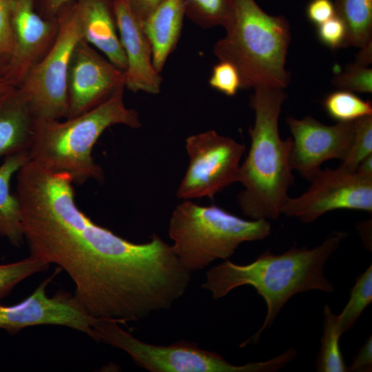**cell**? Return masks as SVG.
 Masks as SVG:
<instances>
[{
  "mask_svg": "<svg viewBox=\"0 0 372 372\" xmlns=\"http://www.w3.org/2000/svg\"><path fill=\"white\" fill-rule=\"evenodd\" d=\"M35 1L8 0L14 50L3 79L16 87L47 52L58 31V18H43L36 12Z\"/></svg>",
  "mask_w": 372,
  "mask_h": 372,
  "instance_id": "obj_14",
  "label": "cell"
},
{
  "mask_svg": "<svg viewBox=\"0 0 372 372\" xmlns=\"http://www.w3.org/2000/svg\"><path fill=\"white\" fill-rule=\"evenodd\" d=\"M73 0H45V11L47 19H52L57 17L59 13L70 3Z\"/></svg>",
  "mask_w": 372,
  "mask_h": 372,
  "instance_id": "obj_34",
  "label": "cell"
},
{
  "mask_svg": "<svg viewBox=\"0 0 372 372\" xmlns=\"http://www.w3.org/2000/svg\"><path fill=\"white\" fill-rule=\"evenodd\" d=\"M73 185L68 175L30 161L17 172L30 255L63 269L95 318L125 324L169 309L191 279L172 246L156 234L134 243L94 223L77 207Z\"/></svg>",
  "mask_w": 372,
  "mask_h": 372,
  "instance_id": "obj_1",
  "label": "cell"
},
{
  "mask_svg": "<svg viewBox=\"0 0 372 372\" xmlns=\"http://www.w3.org/2000/svg\"><path fill=\"white\" fill-rule=\"evenodd\" d=\"M310 182L302 194L288 197L281 214L309 223L337 209L372 212V175L349 172L339 166L321 169Z\"/></svg>",
  "mask_w": 372,
  "mask_h": 372,
  "instance_id": "obj_10",
  "label": "cell"
},
{
  "mask_svg": "<svg viewBox=\"0 0 372 372\" xmlns=\"http://www.w3.org/2000/svg\"><path fill=\"white\" fill-rule=\"evenodd\" d=\"M323 335L317 358V371L320 372H344L347 367L343 360L339 341L343 333L338 315L328 304L324 309Z\"/></svg>",
  "mask_w": 372,
  "mask_h": 372,
  "instance_id": "obj_21",
  "label": "cell"
},
{
  "mask_svg": "<svg viewBox=\"0 0 372 372\" xmlns=\"http://www.w3.org/2000/svg\"><path fill=\"white\" fill-rule=\"evenodd\" d=\"M14 87L10 85L6 81L0 80V97L11 90Z\"/></svg>",
  "mask_w": 372,
  "mask_h": 372,
  "instance_id": "obj_37",
  "label": "cell"
},
{
  "mask_svg": "<svg viewBox=\"0 0 372 372\" xmlns=\"http://www.w3.org/2000/svg\"><path fill=\"white\" fill-rule=\"evenodd\" d=\"M49 265L32 255L12 263L0 264V300L10 293L24 279L46 270Z\"/></svg>",
  "mask_w": 372,
  "mask_h": 372,
  "instance_id": "obj_25",
  "label": "cell"
},
{
  "mask_svg": "<svg viewBox=\"0 0 372 372\" xmlns=\"http://www.w3.org/2000/svg\"><path fill=\"white\" fill-rule=\"evenodd\" d=\"M354 136L350 150L340 167L349 172L356 171L360 163L372 154V115L354 121Z\"/></svg>",
  "mask_w": 372,
  "mask_h": 372,
  "instance_id": "obj_26",
  "label": "cell"
},
{
  "mask_svg": "<svg viewBox=\"0 0 372 372\" xmlns=\"http://www.w3.org/2000/svg\"><path fill=\"white\" fill-rule=\"evenodd\" d=\"M327 114L338 122H351L372 115V105L353 92L340 90L328 94L323 101Z\"/></svg>",
  "mask_w": 372,
  "mask_h": 372,
  "instance_id": "obj_23",
  "label": "cell"
},
{
  "mask_svg": "<svg viewBox=\"0 0 372 372\" xmlns=\"http://www.w3.org/2000/svg\"><path fill=\"white\" fill-rule=\"evenodd\" d=\"M233 1V19L215 43L214 55L236 68L240 88L285 89L291 79L285 68L291 39L287 19L267 14L255 0Z\"/></svg>",
  "mask_w": 372,
  "mask_h": 372,
  "instance_id": "obj_5",
  "label": "cell"
},
{
  "mask_svg": "<svg viewBox=\"0 0 372 372\" xmlns=\"http://www.w3.org/2000/svg\"><path fill=\"white\" fill-rule=\"evenodd\" d=\"M308 19L317 26L333 17L334 4L331 0H311L306 8Z\"/></svg>",
  "mask_w": 372,
  "mask_h": 372,
  "instance_id": "obj_31",
  "label": "cell"
},
{
  "mask_svg": "<svg viewBox=\"0 0 372 372\" xmlns=\"http://www.w3.org/2000/svg\"><path fill=\"white\" fill-rule=\"evenodd\" d=\"M14 50V37L8 0H0V59L6 64Z\"/></svg>",
  "mask_w": 372,
  "mask_h": 372,
  "instance_id": "obj_30",
  "label": "cell"
},
{
  "mask_svg": "<svg viewBox=\"0 0 372 372\" xmlns=\"http://www.w3.org/2000/svg\"><path fill=\"white\" fill-rule=\"evenodd\" d=\"M35 118L16 87L0 97V158L28 150Z\"/></svg>",
  "mask_w": 372,
  "mask_h": 372,
  "instance_id": "obj_18",
  "label": "cell"
},
{
  "mask_svg": "<svg viewBox=\"0 0 372 372\" xmlns=\"http://www.w3.org/2000/svg\"><path fill=\"white\" fill-rule=\"evenodd\" d=\"M185 16L196 25L227 28L234 17L233 0H183Z\"/></svg>",
  "mask_w": 372,
  "mask_h": 372,
  "instance_id": "obj_22",
  "label": "cell"
},
{
  "mask_svg": "<svg viewBox=\"0 0 372 372\" xmlns=\"http://www.w3.org/2000/svg\"><path fill=\"white\" fill-rule=\"evenodd\" d=\"M287 97L284 89L269 86L255 87L251 96L255 122L249 130V153L240 165L238 182L244 189L238 196V203L251 219L276 220L294 182L289 161L292 138L282 140L278 130Z\"/></svg>",
  "mask_w": 372,
  "mask_h": 372,
  "instance_id": "obj_3",
  "label": "cell"
},
{
  "mask_svg": "<svg viewBox=\"0 0 372 372\" xmlns=\"http://www.w3.org/2000/svg\"><path fill=\"white\" fill-rule=\"evenodd\" d=\"M56 37L44 56L17 87L36 120H61L68 116L67 78L72 52L83 39L75 2L59 13Z\"/></svg>",
  "mask_w": 372,
  "mask_h": 372,
  "instance_id": "obj_8",
  "label": "cell"
},
{
  "mask_svg": "<svg viewBox=\"0 0 372 372\" xmlns=\"http://www.w3.org/2000/svg\"><path fill=\"white\" fill-rule=\"evenodd\" d=\"M163 0H126L134 14L142 24Z\"/></svg>",
  "mask_w": 372,
  "mask_h": 372,
  "instance_id": "obj_33",
  "label": "cell"
},
{
  "mask_svg": "<svg viewBox=\"0 0 372 372\" xmlns=\"http://www.w3.org/2000/svg\"><path fill=\"white\" fill-rule=\"evenodd\" d=\"M356 171L366 175H372V154L365 158L358 165Z\"/></svg>",
  "mask_w": 372,
  "mask_h": 372,
  "instance_id": "obj_36",
  "label": "cell"
},
{
  "mask_svg": "<svg viewBox=\"0 0 372 372\" xmlns=\"http://www.w3.org/2000/svg\"><path fill=\"white\" fill-rule=\"evenodd\" d=\"M112 9L127 60L125 87L132 92L159 93L162 78L153 65L151 45L141 23L126 0H112Z\"/></svg>",
  "mask_w": 372,
  "mask_h": 372,
  "instance_id": "obj_15",
  "label": "cell"
},
{
  "mask_svg": "<svg viewBox=\"0 0 372 372\" xmlns=\"http://www.w3.org/2000/svg\"><path fill=\"white\" fill-rule=\"evenodd\" d=\"M185 147L189 163L177 189L178 198H212L227 186L238 182L244 145L209 130L187 138Z\"/></svg>",
  "mask_w": 372,
  "mask_h": 372,
  "instance_id": "obj_9",
  "label": "cell"
},
{
  "mask_svg": "<svg viewBox=\"0 0 372 372\" xmlns=\"http://www.w3.org/2000/svg\"><path fill=\"white\" fill-rule=\"evenodd\" d=\"M124 90L72 118L36 120L28 148L29 161L55 173L68 175L75 185L102 181L104 173L92 156L94 144L109 127L141 126L138 113L125 106Z\"/></svg>",
  "mask_w": 372,
  "mask_h": 372,
  "instance_id": "obj_4",
  "label": "cell"
},
{
  "mask_svg": "<svg viewBox=\"0 0 372 372\" xmlns=\"http://www.w3.org/2000/svg\"><path fill=\"white\" fill-rule=\"evenodd\" d=\"M56 273L44 280L21 302L0 304V329L14 334L28 327L60 325L91 337L96 318L87 312L74 295L59 291L53 296H48L46 289Z\"/></svg>",
  "mask_w": 372,
  "mask_h": 372,
  "instance_id": "obj_11",
  "label": "cell"
},
{
  "mask_svg": "<svg viewBox=\"0 0 372 372\" xmlns=\"http://www.w3.org/2000/svg\"><path fill=\"white\" fill-rule=\"evenodd\" d=\"M185 16L183 0H163L141 24L151 45L153 65L159 73L176 47Z\"/></svg>",
  "mask_w": 372,
  "mask_h": 372,
  "instance_id": "obj_17",
  "label": "cell"
},
{
  "mask_svg": "<svg viewBox=\"0 0 372 372\" xmlns=\"http://www.w3.org/2000/svg\"><path fill=\"white\" fill-rule=\"evenodd\" d=\"M354 121L328 125L311 116L301 119L288 117L286 122L293 136L289 157L292 169L310 181L324 162L342 161L352 145Z\"/></svg>",
  "mask_w": 372,
  "mask_h": 372,
  "instance_id": "obj_13",
  "label": "cell"
},
{
  "mask_svg": "<svg viewBox=\"0 0 372 372\" xmlns=\"http://www.w3.org/2000/svg\"><path fill=\"white\" fill-rule=\"evenodd\" d=\"M317 34L319 40L331 49L344 47L347 30L343 21L334 15L325 22L318 25Z\"/></svg>",
  "mask_w": 372,
  "mask_h": 372,
  "instance_id": "obj_29",
  "label": "cell"
},
{
  "mask_svg": "<svg viewBox=\"0 0 372 372\" xmlns=\"http://www.w3.org/2000/svg\"><path fill=\"white\" fill-rule=\"evenodd\" d=\"M355 63L369 66L372 62V41L368 42L365 45L360 48Z\"/></svg>",
  "mask_w": 372,
  "mask_h": 372,
  "instance_id": "obj_35",
  "label": "cell"
},
{
  "mask_svg": "<svg viewBox=\"0 0 372 372\" xmlns=\"http://www.w3.org/2000/svg\"><path fill=\"white\" fill-rule=\"evenodd\" d=\"M125 87V72L81 39L72 52L68 68L66 118L96 107Z\"/></svg>",
  "mask_w": 372,
  "mask_h": 372,
  "instance_id": "obj_12",
  "label": "cell"
},
{
  "mask_svg": "<svg viewBox=\"0 0 372 372\" xmlns=\"http://www.w3.org/2000/svg\"><path fill=\"white\" fill-rule=\"evenodd\" d=\"M5 71H6V64L0 59V80L4 81L3 79H4V75H5Z\"/></svg>",
  "mask_w": 372,
  "mask_h": 372,
  "instance_id": "obj_38",
  "label": "cell"
},
{
  "mask_svg": "<svg viewBox=\"0 0 372 372\" xmlns=\"http://www.w3.org/2000/svg\"><path fill=\"white\" fill-rule=\"evenodd\" d=\"M347 236L344 231H333L321 245L312 249L293 247L281 254L269 250L247 265L229 260L213 267L202 287L214 299L225 296L235 288L250 285L256 289L267 306V313L260 329L245 342H256L261 333L271 326L285 304L297 293L310 290L330 293L333 286L324 275L329 257Z\"/></svg>",
  "mask_w": 372,
  "mask_h": 372,
  "instance_id": "obj_2",
  "label": "cell"
},
{
  "mask_svg": "<svg viewBox=\"0 0 372 372\" xmlns=\"http://www.w3.org/2000/svg\"><path fill=\"white\" fill-rule=\"evenodd\" d=\"M28 161V150L21 151L4 157L0 165V236L17 247L25 240L20 203L16 194L10 192V182L13 175Z\"/></svg>",
  "mask_w": 372,
  "mask_h": 372,
  "instance_id": "obj_19",
  "label": "cell"
},
{
  "mask_svg": "<svg viewBox=\"0 0 372 372\" xmlns=\"http://www.w3.org/2000/svg\"><path fill=\"white\" fill-rule=\"evenodd\" d=\"M270 233L267 220H244L218 206L189 200L176 206L169 224L173 250L190 272L227 260L241 243L265 239Z\"/></svg>",
  "mask_w": 372,
  "mask_h": 372,
  "instance_id": "obj_6",
  "label": "cell"
},
{
  "mask_svg": "<svg viewBox=\"0 0 372 372\" xmlns=\"http://www.w3.org/2000/svg\"><path fill=\"white\" fill-rule=\"evenodd\" d=\"M118 324L97 318L91 338L124 351L136 364L152 372H271L279 366L276 358L234 365L219 354L187 341L167 346L151 344L135 338Z\"/></svg>",
  "mask_w": 372,
  "mask_h": 372,
  "instance_id": "obj_7",
  "label": "cell"
},
{
  "mask_svg": "<svg viewBox=\"0 0 372 372\" xmlns=\"http://www.w3.org/2000/svg\"><path fill=\"white\" fill-rule=\"evenodd\" d=\"M372 301V265L358 276L350 291L349 299L342 311L338 315L342 330L350 329L364 310Z\"/></svg>",
  "mask_w": 372,
  "mask_h": 372,
  "instance_id": "obj_24",
  "label": "cell"
},
{
  "mask_svg": "<svg viewBox=\"0 0 372 372\" xmlns=\"http://www.w3.org/2000/svg\"><path fill=\"white\" fill-rule=\"evenodd\" d=\"M372 366V338L369 337L352 364L347 367V371H371Z\"/></svg>",
  "mask_w": 372,
  "mask_h": 372,
  "instance_id": "obj_32",
  "label": "cell"
},
{
  "mask_svg": "<svg viewBox=\"0 0 372 372\" xmlns=\"http://www.w3.org/2000/svg\"><path fill=\"white\" fill-rule=\"evenodd\" d=\"M335 13L344 23V47L362 48L372 41V0H335Z\"/></svg>",
  "mask_w": 372,
  "mask_h": 372,
  "instance_id": "obj_20",
  "label": "cell"
},
{
  "mask_svg": "<svg viewBox=\"0 0 372 372\" xmlns=\"http://www.w3.org/2000/svg\"><path fill=\"white\" fill-rule=\"evenodd\" d=\"M338 88L351 92H372V70L354 62L347 65L345 69L338 73L333 79Z\"/></svg>",
  "mask_w": 372,
  "mask_h": 372,
  "instance_id": "obj_27",
  "label": "cell"
},
{
  "mask_svg": "<svg viewBox=\"0 0 372 372\" xmlns=\"http://www.w3.org/2000/svg\"><path fill=\"white\" fill-rule=\"evenodd\" d=\"M75 4L83 40L125 72L127 60L117 32L112 0H76Z\"/></svg>",
  "mask_w": 372,
  "mask_h": 372,
  "instance_id": "obj_16",
  "label": "cell"
},
{
  "mask_svg": "<svg viewBox=\"0 0 372 372\" xmlns=\"http://www.w3.org/2000/svg\"><path fill=\"white\" fill-rule=\"evenodd\" d=\"M209 83L214 89L233 96L240 88V79L236 68L230 63L220 61L213 68Z\"/></svg>",
  "mask_w": 372,
  "mask_h": 372,
  "instance_id": "obj_28",
  "label": "cell"
}]
</instances>
